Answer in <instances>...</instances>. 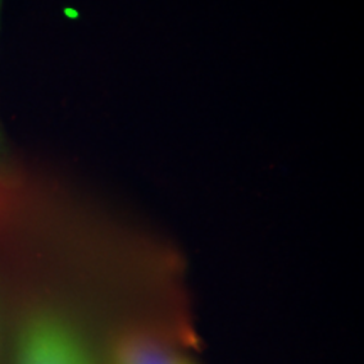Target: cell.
Returning a JSON list of instances; mask_svg holds the SVG:
<instances>
[{"label": "cell", "mask_w": 364, "mask_h": 364, "mask_svg": "<svg viewBox=\"0 0 364 364\" xmlns=\"http://www.w3.org/2000/svg\"><path fill=\"white\" fill-rule=\"evenodd\" d=\"M14 364H95V359L66 317L39 311L31 314L21 327Z\"/></svg>", "instance_id": "1"}, {"label": "cell", "mask_w": 364, "mask_h": 364, "mask_svg": "<svg viewBox=\"0 0 364 364\" xmlns=\"http://www.w3.org/2000/svg\"><path fill=\"white\" fill-rule=\"evenodd\" d=\"M110 364H198L156 341L125 339L113 349Z\"/></svg>", "instance_id": "2"}, {"label": "cell", "mask_w": 364, "mask_h": 364, "mask_svg": "<svg viewBox=\"0 0 364 364\" xmlns=\"http://www.w3.org/2000/svg\"><path fill=\"white\" fill-rule=\"evenodd\" d=\"M0 7H2V0H0ZM2 157H6V139H4L2 129H0V161Z\"/></svg>", "instance_id": "3"}]
</instances>
